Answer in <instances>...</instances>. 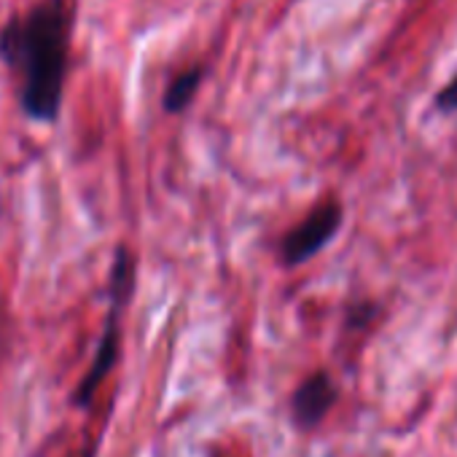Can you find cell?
Segmentation results:
<instances>
[{
  "label": "cell",
  "instance_id": "cell-1",
  "mask_svg": "<svg viewBox=\"0 0 457 457\" xmlns=\"http://www.w3.org/2000/svg\"><path fill=\"white\" fill-rule=\"evenodd\" d=\"M73 25V0H36L0 28V60L17 73L20 105L33 121L60 119Z\"/></svg>",
  "mask_w": 457,
  "mask_h": 457
},
{
  "label": "cell",
  "instance_id": "cell-2",
  "mask_svg": "<svg viewBox=\"0 0 457 457\" xmlns=\"http://www.w3.org/2000/svg\"><path fill=\"white\" fill-rule=\"evenodd\" d=\"M132 280H135V262H132L129 251L121 245L116 251V262H113V272H111V307H108V315H105L103 337H100L95 361L89 363L84 379L76 385V393H73V403L81 406V409L92 403L97 387L111 374V369L116 366L119 345H121V312H124V307L129 302Z\"/></svg>",
  "mask_w": 457,
  "mask_h": 457
},
{
  "label": "cell",
  "instance_id": "cell-3",
  "mask_svg": "<svg viewBox=\"0 0 457 457\" xmlns=\"http://www.w3.org/2000/svg\"><path fill=\"white\" fill-rule=\"evenodd\" d=\"M342 223V207L337 202H326L315 207L283 243V256L288 264H302L315 256L334 235Z\"/></svg>",
  "mask_w": 457,
  "mask_h": 457
},
{
  "label": "cell",
  "instance_id": "cell-4",
  "mask_svg": "<svg viewBox=\"0 0 457 457\" xmlns=\"http://www.w3.org/2000/svg\"><path fill=\"white\" fill-rule=\"evenodd\" d=\"M337 401V387L334 382L328 379V374H312L294 395V417L299 425L310 428V425H318L326 411L334 406Z\"/></svg>",
  "mask_w": 457,
  "mask_h": 457
},
{
  "label": "cell",
  "instance_id": "cell-5",
  "mask_svg": "<svg viewBox=\"0 0 457 457\" xmlns=\"http://www.w3.org/2000/svg\"><path fill=\"white\" fill-rule=\"evenodd\" d=\"M202 76H204V68L202 65H194V68H186L180 71L164 89V97H162V105L167 113H180L191 105L199 84H202Z\"/></svg>",
  "mask_w": 457,
  "mask_h": 457
},
{
  "label": "cell",
  "instance_id": "cell-6",
  "mask_svg": "<svg viewBox=\"0 0 457 457\" xmlns=\"http://www.w3.org/2000/svg\"><path fill=\"white\" fill-rule=\"evenodd\" d=\"M433 105H436V111H441V113H454V111H457V76L436 95Z\"/></svg>",
  "mask_w": 457,
  "mask_h": 457
}]
</instances>
